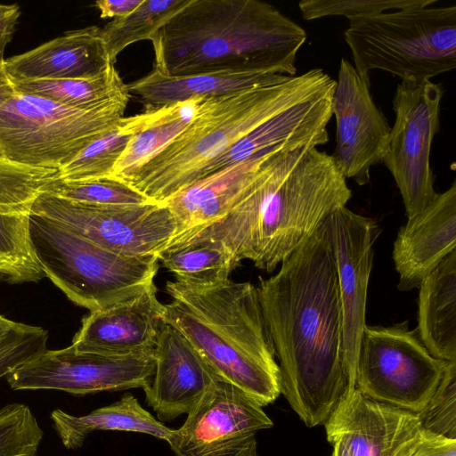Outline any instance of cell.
<instances>
[{
    "instance_id": "9c48e42d",
    "label": "cell",
    "mask_w": 456,
    "mask_h": 456,
    "mask_svg": "<svg viewBox=\"0 0 456 456\" xmlns=\"http://www.w3.org/2000/svg\"><path fill=\"white\" fill-rule=\"evenodd\" d=\"M449 362L431 355L408 322L365 325L354 387L368 398L419 413L438 387Z\"/></svg>"
},
{
    "instance_id": "484cf974",
    "label": "cell",
    "mask_w": 456,
    "mask_h": 456,
    "mask_svg": "<svg viewBox=\"0 0 456 456\" xmlns=\"http://www.w3.org/2000/svg\"><path fill=\"white\" fill-rule=\"evenodd\" d=\"M201 99L162 106L158 115L128 142L110 179L128 183L191 122Z\"/></svg>"
},
{
    "instance_id": "52a82bcc",
    "label": "cell",
    "mask_w": 456,
    "mask_h": 456,
    "mask_svg": "<svg viewBox=\"0 0 456 456\" xmlns=\"http://www.w3.org/2000/svg\"><path fill=\"white\" fill-rule=\"evenodd\" d=\"M29 229L45 276L90 312L135 297L154 283L157 255L116 253L36 215Z\"/></svg>"
},
{
    "instance_id": "f1b7e54d",
    "label": "cell",
    "mask_w": 456,
    "mask_h": 456,
    "mask_svg": "<svg viewBox=\"0 0 456 456\" xmlns=\"http://www.w3.org/2000/svg\"><path fill=\"white\" fill-rule=\"evenodd\" d=\"M191 0H143L130 13L113 19L101 36L107 57L115 63L118 55L128 45L142 40L151 41L157 33Z\"/></svg>"
},
{
    "instance_id": "83f0119b",
    "label": "cell",
    "mask_w": 456,
    "mask_h": 456,
    "mask_svg": "<svg viewBox=\"0 0 456 456\" xmlns=\"http://www.w3.org/2000/svg\"><path fill=\"white\" fill-rule=\"evenodd\" d=\"M12 83L17 93L76 108H91L130 94L114 64H110L102 73L90 77Z\"/></svg>"
},
{
    "instance_id": "6da1fadb",
    "label": "cell",
    "mask_w": 456,
    "mask_h": 456,
    "mask_svg": "<svg viewBox=\"0 0 456 456\" xmlns=\"http://www.w3.org/2000/svg\"><path fill=\"white\" fill-rule=\"evenodd\" d=\"M281 394L308 427L323 425L354 387L343 342L334 251L326 221L256 286Z\"/></svg>"
},
{
    "instance_id": "836d02e7",
    "label": "cell",
    "mask_w": 456,
    "mask_h": 456,
    "mask_svg": "<svg viewBox=\"0 0 456 456\" xmlns=\"http://www.w3.org/2000/svg\"><path fill=\"white\" fill-rule=\"evenodd\" d=\"M48 331L20 323L0 341V379L46 349Z\"/></svg>"
},
{
    "instance_id": "e0dca14e",
    "label": "cell",
    "mask_w": 456,
    "mask_h": 456,
    "mask_svg": "<svg viewBox=\"0 0 456 456\" xmlns=\"http://www.w3.org/2000/svg\"><path fill=\"white\" fill-rule=\"evenodd\" d=\"M155 370L144 388L147 403L159 421L188 413L222 379L177 330L166 323L154 349Z\"/></svg>"
},
{
    "instance_id": "44dd1931",
    "label": "cell",
    "mask_w": 456,
    "mask_h": 456,
    "mask_svg": "<svg viewBox=\"0 0 456 456\" xmlns=\"http://www.w3.org/2000/svg\"><path fill=\"white\" fill-rule=\"evenodd\" d=\"M274 152L208 175L169 198L163 204L175 218L177 232L175 237L224 216L248 191L258 176L266 159Z\"/></svg>"
},
{
    "instance_id": "8fae6325",
    "label": "cell",
    "mask_w": 456,
    "mask_h": 456,
    "mask_svg": "<svg viewBox=\"0 0 456 456\" xmlns=\"http://www.w3.org/2000/svg\"><path fill=\"white\" fill-rule=\"evenodd\" d=\"M32 215L50 219L104 248L128 256L157 255L177 232L169 208L154 202L97 206L43 192Z\"/></svg>"
},
{
    "instance_id": "5bb4252c",
    "label": "cell",
    "mask_w": 456,
    "mask_h": 456,
    "mask_svg": "<svg viewBox=\"0 0 456 456\" xmlns=\"http://www.w3.org/2000/svg\"><path fill=\"white\" fill-rule=\"evenodd\" d=\"M336 147L331 155L346 179L358 185L370 181V168L381 163L391 126L370 93V76L341 58L332 98Z\"/></svg>"
},
{
    "instance_id": "ab89813d",
    "label": "cell",
    "mask_w": 456,
    "mask_h": 456,
    "mask_svg": "<svg viewBox=\"0 0 456 456\" xmlns=\"http://www.w3.org/2000/svg\"><path fill=\"white\" fill-rule=\"evenodd\" d=\"M333 452L331 456H351L342 443L337 441L332 444Z\"/></svg>"
},
{
    "instance_id": "4dcf8cb0",
    "label": "cell",
    "mask_w": 456,
    "mask_h": 456,
    "mask_svg": "<svg viewBox=\"0 0 456 456\" xmlns=\"http://www.w3.org/2000/svg\"><path fill=\"white\" fill-rule=\"evenodd\" d=\"M43 436L28 405L13 403L0 409V456H37Z\"/></svg>"
},
{
    "instance_id": "4316f807",
    "label": "cell",
    "mask_w": 456,
    "mask_h": 456,
    "mask_svg": "<svg viewBox=\"0 0 456 456\" xmlns=\"http://www.w3.org/2000/svg\"><path fill=\"white\" fill-rule=\"evenodd\" d=\"M159 261L174 273L175 281L193 287H209L229 278L239 265L219 240L200 239L166 247Z\"/></svg>"
},
{
    "instance_id": "1f68e13d",
    "label": "cell",
    "mask_w": 456,
    "mask_h": 456,
    "mask_svg": "<svg viewBox=\"0 0 456 456\" xmlns=\"http://www.w3.org/2000/svg\"><path fill=\"white\" fill-rule=\"evenodd\" d=\"M437 0H303L298 3L305 20L344 16L348 20L412 7L434 5Z\"/></svg>"
},
{
    "instance_id": "ac0fdd59",
    "label": "cell",
    "mask_w": 456,
    "mask_h": 456,
    "mask_svg": "<svg viewBox=\"0 0 456 456\" xmlns=\"http://www.w3.org/2000/svg\"><path fill=\"white\" fill-rule=\"evenodd\" d=\"M456 250V183L419 214L408 218L394 242L397 288L409 291Z\"/></svg>"
},
{
    "instance_id": "ffe728a7",
    "label": "cell",
    "mask_w": 456,
    "mask_h": 456,
    "mask_svg": "<svg viewBox=\"0 0 456 456\" xmlns=\"http://www.w3.org/2000/svg\"><path fill=\"white\" fill-rule=\"evenodd\" d=\"M110 63L101 28L88 26L69 30L23 53L4 60V68L12 81L90 77Z\"/></svg>"
},
{
    "instance_id": "d6986e66",
    "label": "cell",
    "mask_w": 456,
    "mask_h": 456,
    "mask_svg": "<svg viewBox=\"0 0 456 456\" xmlns=\"http://www.w3.org/2000/svg\"><path fill=\"white\" fill-rule=\"evenodd\" d=\"M165 325L164 305L153 283L135 297L90 312L71 345L109 354L153 349Z\"/></svg>"
},
{
    "instance_id": "30bf717a",
    "label": "cell",
    "mask_w": 456,
    "mask_h": 456,
    "mask_svg": "<svg viewBox=\"0 0 456 456\" xmlns=\"http://www.w3.org/2000/svg\"><path fill=\"white\" fill-rule=\"evenodd\" d=\"M443 94L442 85L431 80L401 81L392 101L395 121L382 163L400 191L407 218L422 211L437 195L430 151L439 130Z\"/></svg>"
},
{
    "instance_id": "7c38bea8",
    "label": "cell",
    "mask_w": 456,
    "mask_h": 456,
    "mask_svg": "<svg viewBox=\"0 0 456 456\" xmlns=\"http://www.w3.org/2000/svg\"><path fill=\"white\" fill-rule=\"evenodd\" d=\"M154 349L129 354L80 350L72 345L45 349L12 370L13 390H61L72 395L148 387L155 370Z\"/></svg>"
},
{
    "instance_id": "d4e9b609",
    "label": "cell",
    "mask_w": 456,
    "mask_h": 456,
    "mask_svg": "<svg viewBox=\"0 0 456 456\" xmlns=\"http://www.w3.org/2000/svg\"><path fill=\"white\" fill-rule=\"evenodd\" d=\"M159 110L148 108L142 113L123 117L110 130L94 139L70 162L60 167L55 180L86 182L110 179L130 140L158 115Z\"/></svg>"
},
{
    "instance_id": "cb8c5ba5",
    "label": "cell",
    "mask_w": 456,
    "mask_h": 456,
    "mask_svg": "<svg viewBox=\"0 0 456 456\" xmlns=\"http://www.w3.org/2000/svg\"><path fill=\"white\" fill-rule=\"evenodd\" d=\"M51 419L62 444L69 450L80 448L87 436L98 430L143 433L167 442L173 433V429L157 420L130 393L123 395L114 403L84 416L54 410Z\"/></svg>"
},
{
    "instance_id": "3957f363",
    "label": "cell",
    "mask_w": 456,
    "mask_h": 456,
    "mask_svg": "<svg viewBox=\"0 0 456 456\" xmlns=\"http://www.w3.org/2000/svg\"><path fill=\"white\" fill-rule=\"evenodd\" d=\"M305 30L258 0H191L151 40L169 76L255 72L295 76Z\"/></svg>"
},
{
    "instance_id": "d6a6232c",
    "label": "cell",
    "mask_w": 456,
    "mask_h": 456,
    "mask_svg": "<svg viewBox=\"0 0 456 456\" xmlns=\"http://www.w3.org/2000/svg\"><path fill=\"white\" fill-rule=\"evenodd\" d=\"M418 416L424 429L456 439V362H449L435 394Z\"/></svg>"
},
{
    "instance_id": "4fadbf2b",
    "label": "cell",
    "mask_w": 456,
    "mask_h": 456,
    "mask_svg": "<svg viewBox=\"0 0 456 456\" xmlns=\"http://www.w3.org/2000/svg\"><path fill=\"white\" fill-rule=\"evenodd\" d=\"M273 425L255 399L219 379L167 443L175 456H257L256 434Z\"/></svg>"
},
{
    "instance_id": "60d3db41",
    "label": "cell",
    "mask_w": 456,
    "mask_h": 456,
    "mask_svg": "<svg viewBox=\"0 0 456 456\" xmlns=\"http://www.w3.org/2000/svg\"><path fill=\"white\" fill-rule=\"evenodd\" d=\"M4 62H0V74L4 72Z\"/></svg>"
},
{
    "instance_id": "74e56055",
    "label": "cell",
    "mask_w": 456,
    "mask_h": 456,
    "mask_svg": "<svg viewBox=\"0 0 456 456\" xmlns=\"http://www.w3.org/2000/svg\"><path fill=\"white\" fill-rule=\"evenodd\" d=\"M16 94L13 83L5 71L0 74V106Z\"/></svg>"
},
{
    "instance_id": "7a4b0ae2",
    "label": "cell",
    "mask_w": 456,
    "mask_h": 456,
    "mask_svg": "<svg viewBox=\"0 0 456 456\" xmlns=\"http://www.w3.org/2000/svg\"><path fill=\"white\" fill-rule=\"evenodd\" d=\"M351 197L331 155L312 146L277 151L224 216L173 238L167 246L219 240L239 264L248 259L271 273Z\"/></svg>"
},
{
    "instance_id": "d590c367",
    "label": "cell",
    "mask_w": 456,
    "mask_h": 456,
    "mask_svg": "<svg viewBox=\"0 0 456 456\" xmlns=\"http://www.w3.org/2000/svg\"><path fill=\"white\" fill-rule=\"evenodd\" d=\"M20 14L19 4L0 3V62L5 60L4 50L13 37Z\"/></svg>"
},
{
    "instance_id": "2e32d148",
    "label": "cell",
    "mask_w": 456,
    "mask_h": 456,
    "mask_svg": "<svg viewBox=\"0 0 456 456\" xmlns=\"http://www.w3.org/2000/svg\"><path fill=\"white\" fill-rule=\"evenodd\" d=\"M330 444L339 441L351 456H411L423 428L417 413L349 391L323 424Z\"/></svg>"
},
{
    "instance_id": "603a6c76",
    "label": "cell",
    "mask_w": 456,
    "mask_h": 456,
    "mask_svg": "<svg viewBox=\"0 0 456 456\" xmlns=\"http://www.w3.org/2000/svg\"><path fill=\"white\" fill-rule=\"evenodd\" d=\"M277 75L280 74L224 71L169 76L153 69L126 86L130 94L155 109L243 90L268 82Z\"/></svg>"
},
{
    "instance_id": "9a60e30c",
    "label": "cell",
    "mask_w": 456,
    "mask_h": 456,
    "mask_svg": "<svg viewBox=\"0 0 456 456\" xmlns=\"http://www.w3.org/2000/svg\"><path fill=\"white\" fill-rule=\"evenodd\" d=\"M335 256L343 315L346 360L354 379L362 333L366 325L368 284L378 224L346 207L326 219Z\"/></svg>"
},
{
    "instance_id": "277c9868",
    "label": "cell",
    "mask_w": 456,
    "mask_h": 456,
    "mask_svg": "<svg viewBox=\"0 0 456 456\" xmlns=\"http://www.w3.org/2000/svg\"><path fill=\"white\" fill-rule=\"evenodd\" d=\"M164 321L224 380L262 407L281 394V375L256 286L226 280L209 287L168 281Z\"/></svg>"
},
{
    "instance_id": "f35d334b",
    "label": "cell",
    "mask_w": 456,
    "mask_h": 456,
    "mask_svg": "<svg viewBox=\"0 0 456 456\" xmlns=\"http://www.w3.org/2000/svg\"><path fill=\"white\" fill-rule=\"evenodd\" d=\"M20 322L7 319L0 314V341L3 340Z\"/></svg>"
},
{
    "instance_id": "8d00e7d4",
    "label": "cell",
    "mask_w": 456,
    "mask_h": 456,
    "mask_svg": "<svg viewBox=\"0 0 456 456\" xmlns=\"http://www.w3.org/2000/svg\"><path fill=\"white\" fill-rule=\"evenodd\" d=\"M143 0H98L94 6L100 12V17L118 18L133 12Z\"/></svg>"
},
{
    "instance_id": "7402d4cb",
    "label": "cell",
    "mask_w": 456,
    "mask_h": 456,
    "mask_svg": "<svg viewBox=\"0 0 456 456\" xmlns=\"http://www.w3.org/2000/svg\"><path fill=\"white\" fill-rule=\"evenodd\" d=\"M415 331L428 353L456 362V250L419 286Z\"/></svg>"
},
{
    "instance_id": "8992f818",
    "label": "cell",
    "mask_w": 456,
    "mask_h": 456,
    "mask_svg": "<svg viewBox=\"0 0 456 456\" xmlns=\"http://www.w3.org/2000/svg\"><path fill=\"white\" fill-rule=\"evenodd\" d=\"M344 39L356 70L421 83L456 68V6L412 7L349 19Z\"/></svg>"
},
{
    "instance_id": "f546056e",
    "label": "cell",
    "mask_w": 456,
    "mask_h": 456,
    "mask_svg": "<svg viewBox=\"0 0 456 456\" xmlns=\"http://www.w3.org/2000/svg\"><path fill=\"white\" fill-rule=\"evenodd\" d=\"M44 192L69 201L97 206L140 205L152 202L130 185L114 179L86 182H61L54 179Z\"/></svg>"
},
{
    "instance_id": "5b68a950",
    "label": "cell",
    "mask_w": 456,
    "mask_h": 456,
    "mask_svg": "<svg viewBox=\"0 0 456 456\" xmlns=\"http://www.w3.org/2000/svg\"><path fill=\"white\" fill-rule=\"evenodd\" d=\"M331 79L323 69H312L201 99L188 126L126 184L152 202L165 203L201 178L207 166L240 138Z\"/></svg>"
},
{
    "instance_id": "e575fe53",
    "label": "cell",
    "mask_w": 456,
    "mask_h": 456,
    "mask_svg": "<svg viewBox=\"0 0 456 456\" xmlns=\"http://www.w3.org/2000/svg\"><path fill=\"white\" fill-rule=\"evenodd\" d=\"M411 456H456V439L423 428L420 440Z\"/></svg>"
},
{
    "instance_id": "ba28073f",
    "label": "cell",
    "mask_w": 456,
    "mask_h": 456,
    "mask_svg": "<svg viewBox=\"0 0 456 456\" xmlns=\"http://www.w3.org/2000/svg\"><path fill=\"white\" fill-rule=\"evenodd\" d=\"M129 99L76 108L16 92L0 106V153L28 166L59 169L110 130Z\"/></svg>"
}]
</instances>
